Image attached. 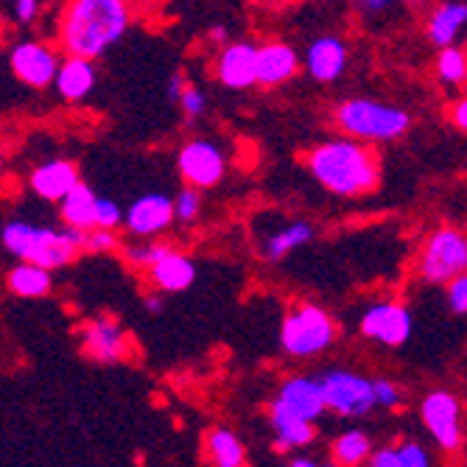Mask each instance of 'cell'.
<instances>
[{"instance_id": "obj_8", "label": "cell", "mask_w": 467, "mask_h": 467, "mask_svg": "<svg viewBox=\"0 0 467 467\" xmlns=\"http://www.w3.org/2000/svg\"><path fill=\"white\" fill-rule=\"evenodd\" d=\"M9 67H12L15 78L28 84L31 90H46L57 81L62 57L54 46H48V42L23 39L9 51Z\"/></svg>"}, {"instance_id": "obj_20", "label": "cell", "mask_w": 467, "mask_h": 467, "mask_svg": "<svg viewBox=\"0 0 467 467\" xmlns=\"http://www.w3.org/2000/svg\"><path fill=\"white\" fill-rule=\"evenodd\" d=\"M269 422H272V431H275L272 448L277 453H291V451L308 448L317 440V422L306 420V417H296L285 409L269 406Z\"/></svg>"}, {"instance_id": "obj_14", "label": "cell", "mask_w": 467, "mask_h": 467, "mask_svg": "<svg viewBox=\"0 0 467 467\" xmlns=\"http://www.w3.org/2000/svg\"><path fill=\"white\" fill-rule=\"evenodd\" d=\"M81 350L99 364H115L130 356V336L112 317H96L81 330Z\"/></svg>"}, {"instance_id": "obj_18", "label": "cell", "mask_w": 467, "mask_h": 467, "mask_svg": "<svg viewBox=\"0 0 467 467\" xmlns=\"http://www.w3.org/2000/svg\"><path fill=\"white\" fill-rule=\"evenodd\" d=\"M300 73V54L288 42H264L258 46V84L261 88H280Z\"/></svg>"}, {"instance_id": "obj_34", "label": "cell", "mask_w": 467, "mask_h": 467, "mask_svg": "<svg viewBox=\"0 0 467 467\" xmlns=\"http://www.w3.org/2000/svg\"><path fill=\"white\" fill-rule=\"evenodd\" d=\"M398 451H400V464H403V467H429V464H431L429 451L422 448L420 442H414V440L400 442Z\"/></svg>"}, {"instance_id": "obj_4", "label": "cell", "mask_w": 467, "mask_h": 467, "mask_svg": "<svg viewBox=\"0 0 467 467\" xmlns=\"http://www.w3.org/2000/svg\"><path fill=\"white\" fill-rule=\"evenodd\" d=\"M336 126L348 138L364 143H389L400 140L411 130V115L400 107L372 101V99H348L333 112Z\"/></svg>"}, {"instance_id": "obj_22", "label": "cell", "mask_w": 467, "mask_h": 467, "mask_svg": "<svg viewBox=\"0 0 467 467\" xmlns=\"http://www.w3.org/2000/svg\"><path fill=\"white\" fill-rule=\"evenodd\" d=\"M149 280L154 283V288L165 291V294H180L188 291L196 280V264L182 252H168L160 264H154L149 269Z\"/></svg>"}, {"instance_id": "obj_3", "label": "cell", "mask_w": 467, "mask_h": 467, "mask_svg": "<svg viewBox=\"0 0 467 467\" xmlns=\"http://www.w3.org/2000/svg\"><path fill=\"white\" fill-rule=\"evenodd\" d=\"M6 252H12L17 261H31L46 269L67 266L78 252H88V230L65 224L62 230H51L31 222H6L0 233Z\"/></svg>"}, {"instance_id": "obj_36", "label": "cell", "mask_w": 467, "mask_h": 467, "mask_svg": "<svg viewBox=\"0 0 467 467\" xmlns=\"http://www.w3.org/2000/svg\"><path fill=\"white\" fill-rule=\"evenodd\" d=\"M118 246L115 230H104V227H93L88 230V252L101 254V252H112Z\"/></svg>"}, {"instance_id": "obj_37", "label": "cell", "mask_w": 467, "mask_h": 467, "mask_svg": "<svg viewBox=\"0 0 467 467\" xmlns=\"http://www.w3.org/2000/svg\"><path fill=\"white\" fill-rule=\"evenodd\" d=\"M367 464H369V467H403V464H400V451H398V445L375 448Z\"/></svg>"}, {"instance_id": "obj_39", "label": "cell", "mask_w": 467, "mask_h": 467, "mask_svg": "<svg viewBox=\"0 0 467 467\" xmlns=\"http://www.w3.org/2000/svg\"><path fill=\"white\" fill-rule=\"evenodd\" d=\"M395 0H356V9L367 17V20H378L380 15H387L392 9Z\"/></svg>"}, {"instance_id": "obj_43", "label": "cell", "mask_w": 467, "mask_h": 467, "mask_svg": "<svg viewBox=\"0 0 467 467\" xmlns=\"http://www.w3.org/2000/svg\"><path fill=\"white\" fill-rule=\"evenodd\" d=\"M146 308H149L151 314H160V311H162V296L149 294V296H146Z\"/></svg>"}, {"instance_id": "obj_12", "label": "cell", "mask_w": 467, "mask_h": 467, "mask_svg": "<svg viewBox=\"0 0 467 467\" xmlns=\"http://www.w3.org/2000/svg\"><path fill=\"white\" fill-rule=\"evenodd\" d=\"M174 219H177L174 199H168L165 193H146L130 204L123 227L135 238H157L160 233L171 227Z\"/></svg>"}, {"instance_id": "obj_29", "label": "cell", "mask_w": 467, "mask_h": 467, "mask_svg": "<svg viewBox=\"0 0 467 467\" xmlns=\"http://www.w3.org/2000/svg\"><path fill=\"white\" fill-rule=\"evenodd\" d=\"M168 252H174V246L171 244H162V241H151L149 238V244H140V246H130L123 254H126V261H130L132 266H138V269H143V272H149L154 264H160Z\"/></svg>"}, {"instance_id": "obj_13", "label": "cell", "mask_w": 467, "mask_h": 467, "mask_svg": "<svg viewBox=\"0 0 467 467\" xmlns=\"http://www.w3.org/2000/svg\"><path fill=\"white\" fill-rule=\"evenodd\" d=\"M272 406L285 409L296 417H306V420H319L327 411V400H325V389H322V380L311 378V375H291L285 378Z\"/></svg>"}, {"instance_id": "obj_42", "label": "cell", "mask_w": 467, "mask_h": 467, "mask_svg": "<svg viewBox=\"0 0 467 467\" xmlns=\"http://www.w3.org/2000/svg\"><path fill=\"white\" fill-rule=\"evenodd\" d=\"M288 464L291 467H317V459H311V456H288Z\"/></svg>"}, {"instance_id": "obj_31", "label": "cell", "mask_w": 467, "mask_h": 467, "mask_svg": "<svg viewBox=\"0 0 467 467\" xmlns=\"http://www.w3.org/2000/svg\"><path fill=\"white\" fill-rule=\"evenodd\" d=\"M372 389H375V403L380 409L395 411V409L403 406V389L395 384V380H389V378H372Z\"/></svg>"}, {"instance_id": "obj_11", "label": "cell", "mask_w": 467, "mask_h": 467, "mask_svg": "<svg viewBox=\"0 0 467 467\" xmlns=\"http://www.w3.org/2000/svg\"><path fill=\"white\" fill-rule=\"evenodd\" d=\"M361 333L369 342H378L384 348H400L411 336V314L395 300L375 303L361 317Z\"/></svg>"}, {"instance_id": "obj_24", "label": "cell", "mask_w": 467, "mask_h": 467, "mask_svg": "<svg viewBox=\"0 0 467 467\" xmlns=\"http://www.w3.org/2000/svg\"><path fill=\"white\" fill-rule=\"evenodd\" d=\"M204 456L216 467H241L246 464V448L230 429H210L204 434Z\"/></svg>"}, {"instance_id": "obj_38", "label": "cell", "mask_w": 467, "mask_h": 467, "mask_svg": "<svg viewBox=\"0 0 467 467\" xmlns=\"http://www.w3.org/2000/svg\"><path fill=\"white\" fill-rule=\"evenodd\" d=\"M12 15L20 26H31L39 15V0H12Z\"/></svg>"}, {"instance_id": "obj_32", "label": "cell", "mask_w": 467, "mask_h": 467, "mask_svg": "<svg viewBox=\"0 0 467 467\" xmlns=\"http://www.w3.org/2000/svg\"><path fill=\"white\" fill-rule=\"evenodd\" d=\"M123 222H126L123 207H120L115 199L99 196V204H96V227H104V230H118Z\"/></svg>"}, {"instance_id": "obj_1", "label": "cell", "mask_w": 467, "mask_h": 467, "mask_svg": "<svg viewBox=\"0 0 467 467\" xmlns=\"http://www.w3.org/2000/svg\"><path fill=\"white\" fill-rule=\"evenodd\" d=\"M130 23V0H67L59 17V46L65 54L99 59L123 39Z\"/></svg>"}, {"instance_id": "obj_7", "label": "cell", "mask_w": 467, "mask_h": 467, "mask_svg": "<svg viewBox=\"0 0 467 467\" xmlns=\"http://www.w3.org/2000/svg\"><path fill=\"white\" fill-rule=\"evenodd\" d=\"M319 380L325 389L327 409L336 411L338 417H364L378 406L372 378H364L350 369H327Z\"/></svg>"}, {"instance_id": "obj_33", "label": "cell", "mask_w": 467, "mask_h": 467, "mask_svg": "<svg viewBox=\"0 0 467 467\" xmlns=\"http://www.w3.org/2000/svg\"><path fill=\"white\" fill-rule=\"evenodd\" d=\"M180 109H182V115H185L188 120H196V118H202L204 109H207V96L196 88V84L188 81V88H185V93H182V99H180Z\"/></svg>"}, {"instance_id": "obj_26", "label": "cell", "mask_w": 467, "mask_h": 467, "mask_svg": "<svg viewBox=\"0 0 467 467\" xmlns=\"http://www.w3.org/2000/svg\"><path fill=\"white\" fill-rule=\"evenodd\" d=\"M96 204H99V196L78 182L62 202H59V216L65 224L70 227H81V230H93L96 227Z\"/></svg>"}, {"instance_id": "obj_30", "label": "cell", "mask_w": 467, "mask_h": 467, "mask_svg": "<svg viewBox=\"0 0 467 467\" xmlns=\"http://www.w3.org/2000/svg\"><path fill=\"white\" fill-rule=\"evenodd\" d=\"M174 207H177V219H180L182 224L196 222L199 213H202V193H199V188H193V185L182 188V191L174 196Z\"/></svg>"}, {"instance_id": "obj_27", "label": "cell", "mask_w": 467, "mask_h": 467, "mask_svg": "<svg viewBox=\"0 0 467 467\" xmlns=\"http://www.w3.org/2000/svg\"><path fill=\"white\" fill-rule=\"evenodd\" d=\"M369 456H372V440L364 431H345L330 445V462L342 467H358L369 462Z\"/></svg>"}, {"instance_id": "obj_6", "label": "cell", "mask_w": 467, "mask_h": 467, "mask_svg": "<svg viewBox=\"0 0 467 467\" xmlns=\"http://www.w3.org/2000/svg\"><path fill=\"white\" fill-rule=\"evenodd\" d=\"M464 272H467V233L459 227H442L431 233L417 258L420 280L448 285Z\"/></svg>"}, {"instance_id": "obj_19", "label": "cell", "mask_w": 467, "mask_h": 467, "mask_svg": "<svg viewBox=\"0 0 467 467\" xmlns=\"http://www.w3.org/2000/svg\"><path fill=\"white\" fill-rule=\"evenodd\" d=\"M54 88H57V96L62 101H70V104L84 101L96 88V59L67 54L62 59V67L57 73Z\"/></svg>"}, {"instance_id": "obj_44", "label": "cell", "mask_w": 467, "mask_h": 467, "mask_svg": "<svg viewBox=\"0 0 467 467\" xmlns=\"http://www.w3.org/2000/svg\"><path fill=\"white\" fill-rule=\"evenodd\" d=\"M210 39H213V42H224V39H227L224 26H213V28H210Z\"/></svg>"}, {"instance_id": "obj_25", "label": "cell", "mask_w": 467, "mask_h": 467, "mask_svg": "<svg viewBox=\"0 0 467 467\" xmlns=\"http://www.w3.org/2000/svg\"><path fill=\"white\" fill-rule=\"evenodd\" d=\"M311 238H314V227L308 222H288L261 244V254L266 261H283L294 249L306 246Z\"/></svg>"}, {"instance_id": "obj_21", "label": "cell", "mask_w": 467, "mask_h": 467, "mask_svg": "<svg viewBox=\"0 0 467 467\" xmlns=\"http://www.w3.org/2000/svg\"><path fill=\"white\" fill-rule=\"evenodd\" d=\"M467 28V0H442L426 20V36L434 48L456 46Z\"/></svg>"}, {"instance_id": "obj_45", "label": "cell", "mask_w": 467, "mask_h": 467, "mask_svg": "<svg viewBox=\"0 0 467 467\" xmlns=\"http://www.w3.org/2000/svg\"><path fill=\"white\" fill-rule=\"evenodd\" d=\"M258 4H266V0H258Z\"/></svg>"}, {"instance_id": "obj_28", "label": "cell", "mask_w": 467, "mask_h": 467, "mask_svg": "<svg viewBox=\"0 0 467 467\" xmlns=\"http://www.w3.org/2000/svg\"><path fill=\"white\" fill-rule=\"evenodd\" d=\"M434 76L442 88H462V84H467V51L459 46L440 48L434 62Z\"/></svg>"}, {"instance_id": "obj_35", "label": "cell", "mask_w": 467, "mask_h": 467, "mask_svg": "<svg viewBox=\"0 0 467 467\" xmlns=\"http://www.w3.org/2000/svg\"><path fill=\"white\" fill-rule=\"evenodd\" d=\"M448 306L459 317L467 314V272L448 283Z\"/></svg>"}, {"instance_id": "obj_15", "label": "cell", "mask_w": 467, "mask_h": 467, "mask_svg": "<svg viewBox=\"0 0 467 467\" xmlns=\"http://www.w3.org/2000/svg\"><path fill=\"white\" fill-rule=\"evenodd\" d=\"M216 76L230 90H249L258 84V46L254 42H230L219 51Z\"/></svg>"}, {"instance_id": "obj_16", "label": "cell", "mask_w": 467, "mask_h": 467, "mask_svg": "<svg viewBox=\"0 0 467 467\" xmlns=\"http://www.w3.org/2000/svg\"><path fill=\"white\" fill-rule=\"evenodd\" d=\"M306 70L319 84L338 81L348 70V46L333 34L317 36L306 51Z\"/></svg>"}, {"instance_id": "obj_10", "label": "cell", "mask_w": 467, "mask_h": 467, "mask_svg": "<svg viewBox=\"0 0 467 467\" xmlns=\"http://www.w3.org/2000/svg\"><path fill=\"white\" fill-rule=\"evenodd\" d=\"M420 417L445 453H456L462 448V406L451 392L440 389L422 398Z\"/></svg>"}, {"instance_id": "obj_2", "label": "cell", "mask_w": 467, "mask_h": 467, "mask_svg": "<svg viewBox=\"0 0 467 467\" xmlns=\"http://www.w3.org/2000/svg\"><path fill=\"white\" fill-rule=\"evenodd\" d=\"M311 177L333 196H364L380 182V165L364 140H327L308 151Z\"/></svg>"}, {"instance_id": "obj_17", "label": "cell", "mask_w": 467, "mask_h": 467, "mask_svg": "<svg viewBox=\"0 0 467 467\" xmlns=\"http://www.w3.org/2000/svg\"><path fill=\"white\" fill-rule=\"evenodd\" d=\"M81 182V174H78V168L76 162L70 160H48V162H42L36 165L34 171H31V191L39 196V199H46V202H62L76 185Z\"/></svg>"}, {"instance_id": "obj_41", "label": "cell", "mask_w": 467, "mask_h": 467, "mask_svg": "<svg viewBox=\"0 0 467 467\" xmlns=\"http://www.w3.org/2000/svg\"><path fill=\"white\" fill-rule=\"evenodd\" d=\"M185 88H188V78H185V73H182V70H177L171 78H168V88H165V96H168V101L180 104V99H182Z\"/></svg>"}, {"instance_id": "obj_9", "label": "cell", "mask_w": 467, "mask_h": 467, "mask_svg": "<svg viewBox=\"0 0 467 467\" xmlns=\"http://www.w3.org/2000/svg\"><path fill=\"white\" fill-rule=\"evenodd\" d=\"M177 168H180V177L188 185L207 191V188H216L224 180L227 157L222 146L210 140H188L177 154Z\"/></svg>"}, {"instance_id": "obj_40", "label": "cell", "mask_w": 467, "mask_h": 467, "mask_svg": "<svg viewBox=\"0 0 467 467\" xmlns=\"http://www.w3.org/2000/svg\"><path fill=\"white\" fill-rule=\"evenodd\" d=\"M448 118H451V123L456 126V130L467 132V96H462V99H456V101L451 104Z\"/></svg>"}, {"instance_id": "obj_23", "label": "cell", "mask_w": 467, "mask_h": 467, "mask_svg": "<svg viewBox=\"0 0 467 467\" xmlns=\"http://www.w3.org/2000/svg\"><path fill=\"white\" fill-rule=\"evenodd\" d=\"M6 283L12 294L26 296V300H39V296L51 294V269L31 261H20L17 266L9 269Z\"/></svg>"}, {"instance_id": "obj_5", "label": "cell", "mask_w": 467, "mask_h": 467, "mask_svg": "<svg viewBox=\"0 0 467 467\" xmlns=\"http://www.w3.org/2000/svg\"><path fill=\"white\" fill-rule=\"evenodd\" d=\"M336 336H338L336 319L325 308L314 303H300L283 319L280 348L291 358H317L333 348Z\"/></svg>"}]
</instances>
